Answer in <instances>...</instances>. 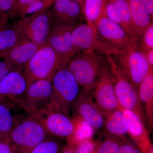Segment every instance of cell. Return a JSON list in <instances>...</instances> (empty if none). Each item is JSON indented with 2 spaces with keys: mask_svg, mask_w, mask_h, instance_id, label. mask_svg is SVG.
Segmentation results:
<instances>
[{
  "mask_svg": "<svg viewBox=\"0 0 153 153\" xmlns=\"http://www.w3.org/2000/svg\"><path fill=\"white\" fill-rule=\"evenodd\" d=\"M106 55L94 51H80L69 59L66 67L82 90L91 94L101 71L107 64Z\"/></svg>",
  "mask_w": 153,
  "mask_h": 153,
  "instance_id": "obj_1",
  "label": "cell"
},
{
  "mask_svg": "<svg viewBox=\"0 0 153 153\" xmlns=\"http://www.w3.org/2000/svg\"><path fill=\"white\" fill-rule=\"evenodd\" d=\"M50 137L41 122L28 115L22 120L17 119L9 139L15 153H28Z\"/></svg>",
  "mask_w": 153,
  "mask_h": 153,
  "instance_id": "obj_2",
  "label": "cell"
},
{
  "mask_svg": "<svg viewBox=\"0 0 153 153\" xmlns=\"http://www.w3.org/2000/svg\"><path fill=\"white\" fill-rule=\"evenodd\" d=\"M52 108L69 116V111L82 90L76 78L66 66L54 74L52 79Z\"/></svg>",
  "mask_w": 153,
  "mask_h": 153,
  "instance_id": "obj_3",
  "label": "cell"
},
{
  "mask_svg": "<svg viewBox=\"0 0 153 153\" xmlns=\"http://www.w3.org/2000/svg\"><path fill=\"white\" fill-rule=\"evenodd\" d=\"M68 62L47 44L40 47L24 68L28 83L37 79H51L60 68L66 66Z\"/></svg>",
  "mask_w": 153,
  "mask_h": 153,
  "instance_id": "obj_4",
  "label": "cell"
},
{
  "mask_svg": "<svg viewBox=\"0 0 153 153\" xmlns=\"http://www.w3.org/2000/svg\"><path fill=\"white\" fill-rule=\"evenodd\" d=\"M106 57L113 77L115 92L120 106L133 112L145 123L144 111L138 88L123 74L112 55H106Z\"/></svg>",
  "mask_w": 153,
  "mask_h": 153,
  "instance_id": "obj_5",
  "label": "cell"
},
{
  "mask_svg": "<svg viewBox=\"0 0 153 153\" xmlns=\"http://www.w3.org/2000/svg\"><path fill=\"white\" fill-rule=\"evenodd\" d=\"M126 78L138 88L151 69L144 53L139 48L131 47L123 52L112 55Z\"/></svg>",
  "mask_w": 153,
  "mask_h": 153,
  "instance_id": "obj_6",
  "label": "cell"
},
{
  "mask_svg": "<svg viewBox=\"0 0 153 153\" xmlns=\"http://www.w3.org/2000/svg\"><path fill=\"white\" fill-rule=\"evenodd\" d=\"M53 95L51 79H37L29 84L19 106L32 116L43 110L52 108Z\"/></svg>",
  "mask_w": 153,
  "mask_h": 153,
  "instance_id": "obj_7",
  "label": "cell"
},
{
  "mask_svg": "<svg viewBox=\"0 0 153 153\" xmlns=\"http://www.w3.org/2000/svg\"><path fill=\"white\" fill-rule=\"evenodd\" d=\"M72 44L77 52L94 51L104 55H114L118 52L104 41L94 30L86 23L76 25L71 35Z\"/></svg>",
  "mask_w": 153,
  "mask_h": 153,
  "instance_id": "obj_8",
  "label": "cell"
},
{
  "mask_svg": "<svg viewBox=\"0 0 153 153\" xmlns=\"http://www.w3.org/2000/svg\"><path fill=\"white\" fill-rule=\"evenodd\" d=\"M32 116L41 122L49 136L52 137L66 140L74 133L73 118L52 108L43 110Z\"/></svg>",
  "mask_w": 153,
  "mask_h": 153,
  "instance_id": "obj_9",
  "label": "cell"
},
{
  "mask_svg": "<svg viewBox=\"0 0 153 153\" xmlns=\"http://www.w3.org/2000/svg\"><path fill=\"white\" fill-rule=\"evenodd\" d=\"M91 96L102 113L118 108L119 104L115 92L114 81L108 63L100 71Z\"/></svg>",
  "mask_w": 153,
  "mask_h": 153,
  "instance_id": "obj_10",
  "label": "cell"
},
{
  "mask_svg": "<svg viewBox=\"0 0 153 153\" xmlns=\"http://www.w3.org/2000/svg\"><path fill=\"white\" fill-rule=\"evenodd\" d=\"M95 27L99 36L116 49L118 53L131 47L139 48L125 29L108 19L105 13L96 24Z\"/></svg>",
  "mask_w": 153,
  "mask_h": 153,
  "instance_id": "obj_11",
  "label": "cell"
},
{
  "mask_svg": "<svg viewBox=\"0 0 153 153\" xmlns=\"http://www.w3.org/2000/svg\"><path fill=\"white\" fill-rule=\"evenodd\" d=\"M23 36L40 47L47 43L52 21L49 12H41L18 22Z\"/></svg>",
  "mask_w": 153,
  "mask_h": 153,
  "instance_id": "obj_12",
  "label": "cell"
},
{
  "mask_svg": "<svg viewBox=\"0 0 153 153\" xmlns=\"http://www.w3.org/2000/svg\"><path fill=\"white\" fill-rule=\"evenodd\" d=\"M24 68H15L0 81V99L14 106L21 104L29 85Z\"/></svg>",
  "mask_w": 153,
  "mask_h": 153,
  "instance_id": "obj_13",
  "label": "cell"
},
{
  "mask_svg": "<svg viewBox=\"0 0 153 153\" xmlns=\"http://www.w3.org/2000/svg\"><path fill=\"white\" fill-rule=\"evenodd\" d=\"M49 13L56 25L75 27L85 21L82 7L73 0H55Z\"/></svg>",
  "mask_w": 153,
  "mask_h": 153,
  "instance_id": "obj_14",
  "label": "cell"
},
{
  "mask_svg": "<svg viewBox=\"0 0 153 153\" xmlns=\"http://www.w3.org/2000/svg\"><path fill=\"white\" fill-rule=\"evenodd\" d=\"M71 109L74 111L75 117L85 120L94 130H103L104 116L94 102L91 94L87 93L82 89Z\"/></svg>",
  "mask_w": 153,
  "mask_h": 153,
  "instance_id": "obj_15",
  "label": "cell"
},
{
  "mask_svg": "<svg viewBox=\"0 0 153 153\" xmlns=\"http://www.w3.org/2000/svg\"><path fill=\"white\" fill-rule=\"evenodd\" d=\"M74 27L53 24L47 44L58 55L68 60L77 53L72 44L71 35Z\"/></svg>",
  "mask_w": 153,
  "mask_h": 153,
  "instance_id": "obj_16",
  "label": "cell"
},
{
  "mask_svg": "<svg viewBox=\"0 0 153 153\" xmlns=\"http://www.w3.org/2000/svg\"><path fill=\"white\" fill-rule=\"evenodd\" d=\"M118 108L123 112L127 122L128 135L142 153H146L153 145L144 123L132 111L120 105Z\"/></svg>",
  "mask_w": 153,
  "mask_h": 153,
  "instance_id": "obj_17",
  "label": "cell"
},
{
  "mask_svg": "<svg viewBox=\"0 0 153 153\" xmlns=\"http://www.w3.org/2000/svg\"><path fill=\"white\" fill-rule=\"evenodd\" d=\"M36 43L25 39L2 56L7 57L17 68H24L40 48Z\"/></svg>",
  "mask_w": 153,
  "mask_h": 153,
  "instance_id": "obj_18",
  "label": "cell"
},
{
  "mask_svg": "<svg viewBox=\"0 0 153 153\" xmlns=\"http://www.w3.org/2000/svg\"><path fill=\"white\" fill-rule=\"evenodd\" d=\"M102 114L104 117L103 131L105 133L121 140L127 137V122L120 109L118 108Z\"/></svg>",
  "mask_w": 153,
  "mask_h": 153,
  "instance_id": "obj_19",
  "label": "cell"
},
{
  "mask_svg": "<svg viewBox=\"0 0 153 153\" xmlns=\"http://www.w3.org/2000/svg\"><path fill=\"white\" fill-rule=\"evenodd\" d=\"M140 101L144 111L145 118L151 130L153 127V70L140 83L138 87Z\"/></svg>",
  "mask_w": 153,
  "mask_h": 153,
  "instance_id": "obj_20",
  "label": "cell"
},
{
  "mask_svg": "<svg viewBox=\"0 0 153 153\" xmlns=\"http://www.w3.org/2000/svg\"><path fill=\"white\" fill-rule=\"evenodd\" d=\"M135 33L139 40L144 30L153 23L146 10L142 0H126Z\"/></svg>",
  "mask_w": 153,
  "mask_h": 153,
  "instance_id": "obj_21",
  "label": "cell"
},
{
  "mask_svg": "<svg viewBox=\"0 0 153 153\" xmlns=\"http://www.w3.org/2000/svg\"><path fill=\"white\" fill-rule=\"evenodd\" d=\"M26 39L18 22L0 30V56L4 55Z\"/></svg>",
  "mask_w": 153,
  "mask_h": 153,
  "instance_id": "obj_22",
  "label": "cell"
},
{
  "mask_svg": "<svg viewBox=\"0 0 153 153\" xmlns=\"http://www.w3.org/2000/svg\"><path fill=\"white\" fill-rule=\"evenodd\" d=\"M106 0H85L82 6L84 20L96 30L95 26L105 13Z\"/></svg>",
  "mask_w": 153,
  "mask_h": 153,
  "instance_id": "obj_23",
  "label": "cell"
},
{
  "mask_svg": "<svg viewBox=\"0 0 153 153\" xmlns=\"http://www.w3.org/2000/svg\"><path fill=\"white\" fill-rule=\"evenodd\" d=\"M74 133L66 140L67 143L77 146L85 141L93 138L94 129L81 118L75 117Z\"/></svg>",
  "mask_w": 153,
  "mask_h": 153,
  "instance_id": "obj_24",
  "label": "cell"
},
{
  "mask_svg": "<svg viewBox=\"0 0 153 153\" xmlns=\"http://www.w3.org/2000/svg\"><path fill=\"white\" fill-rule=\"evenodd\" d=\"M13 105L0 99V139H9L17 119L12 114Z\"/></svg>",
  "mask_w": 153,
  "mask_h": 153,
  "instance_id": "obj_25",
  "label": "cell"
},
{
  "mask_svg": "<svg viewBox=\"0 0 153 153\" xmlns=\"http://www.w3.org/2000/svg\"><path fill=\"white\" fill-rule=\"evenodd\" d=\"M116 6L122 19L123 27L126 32L136 44H139V40L135 33L131 16L126 0H112Z\"/></svg>",
  "mask_w": 153,
  "mask_h": 153,
  "instance_id": "obj_26",
  "label": "cell"
},
{
  "mask_svg": "<svg viewBox=\"0 0 153 153\" xmlns=\"http://www.w3.org/2000/svg\"><path fill=\"white\" fill-rule=\"evenodd\" d=\"M121 139L105 133L104 139L98 140L94 153H118Z\"/></svg>",
  "mask_w": 153,
  "mask_h": 153,
  "instance_id": "obj_27",
  "label": "cell"
},
{
  "mask_svg": "<svg viewBox=\"0 0 153 153\" xmlns=\"http://www.w3.org/2000/svg\"><path fill=\"white\" fill-rule=\"evenodd\" d=\"M63 147L59 141L50 137L33 148L28 153H61Z\"/></svg>",
  "mask_w": 153,
  "mask_h": 153,
  "instance_id": "obj_28",
  "label": "cell"
},
{
  "mask_svg": "<svg viewBox=\"0 0 153 153\" xmlns=\"http://www.w3.org/2000/svg\"><path fill=\"white\" fill-rule=\"evenodd\" d=\"M140 49L144 53L153 49V25L152 23L144 30L139 42Z\"/></svg>",
  "mask_w": 153,
  "mask_h": 153,
  "instance_id": "obj_29",
  "label": "cell"
},
{
  "mask_svg": "<svg viewBox=\"0 0 153 153\" xmlns=\"http://www.w3.org/2000/svg\"><path fill=\"white\" fill-rule=\"evenodd\" d=\"M55 0H37L21 11L24 16L36 15L43 12L49 5L53 3Z\"/></svg>",
  "mask_w": 153,
  "mask_h": 153,
  "instance_id": "obj_30",
  "label": "cell"
},
{
  "mask_svg": "<svg viewBox=\"0 0 153 153\" xmlns=\"http://www.w3.org/2000/svg\"><path fill=\"white\" fill-rule=\"evenodd\" d=\"M106 16L111 21L123 27V23L120 14L112 0H106L105 7Z\"/></svg>",
  "mask_w": 153,
  "mask_h": 153,
  "instance_id": "obj_31",
  "label": "cell"
},
{
  "mask_svg": "<svg viewBox=\"0 0 153 153\" xmlns=\"http://www.w3.org/2000/svg\"><path fill=\"white\" fill-rule=\"evenodd\" d=\"M98 144V140L93 138L85 141L76 146L75 153H94Z\"/></svg>",
  "mask_w": 153,
  "mask_h": 153,
  "instance_id": "obj_32",
  "label": "cell"
},
{
  "mask_svg": "<svg viewBox=\"0 0 153 153\" xmlns=\"http://www.w3.org/2000/svg\"><path fill=\"white\" fill-rule=\"evenodd\" d=\"M118 153H142L131 140L127 137L121 140Z\"/></svg>",
  "mask_w": 153,
  "mask_h": 153,
  "instance_id": "obj_33",
  "label": "cell"
},
{
  "mask_svg": "<svg viewBox=\"0 0 153 153\" xmlns=\"http://www.w3.org/2000/svg\"><path fill=\"white\" fill-rule=\"evenodd\" d=\"M17 68L7 57L0 56V81L9 72Z\"/></svg>",
  "mask_w": 153,
  "mask_h": 153,
  "instance_id": "obj_34",
  "label": "cell"
},
{
  "mask_svg": "<svg viewBox=\"0 0 153 153\" xmlns=\"http://www.w3.org/2000/svg\"><path fill=\"white\" fill-rule=\"evenodd\" d=\"M15 0H0V12L6 13L10 12L15 7Z\"/></svg>",
  "mask_w": 153,
  "mask_h": 153,
  "instance_id": "obj_35",
  "label": "cell"
},
{
  "mask_svg": "<svg viewBox=\"0 0 153 153\" xmlns=\"http://www.w3.org/2000/svg\"><path fill=\"white\" fill-rule=\"evenodd\" d=\"M0 153H15L9 139H0Z\"/></svg>",
  "mask_w": 153,
  "mask_h": 153,
  "instance_id": "obj_36",
  "label": "cell"
},
{
  "mask_svg": "<svg viewBox=\"0 0 153 153\" xmlns=\"http://www.w3.org/2000/svg\"><path fill=\"white\" fill-rule=\"evenodd\" d=\"M145 8L149 14L151 20L153 19V0H142Z\"/></svg>",
  "mask_w": 153,
  "mask_h": 153,
  "instance_id": "obj_37",
  "label": "cell"
},
{
  "mask_svg": "<svg viewBox=\"0 0 153 153\" xmlns=\"http://www.w3.org/2000/svg\"><path fill=\"white\" fill-rule=\"evenodd\" d=\"M36 1L37 0H18V2L15 4V7H20L21 10L22 11Z\"/></svg>",
  "mask_w": 153,
  "mask_h": 153,
  "instance_id": "obj_38",
  "label": "cell"
},
{
  "mask_svg": "<svg viewBox=\"0 0 153 153\" xmlns=\"http://www.w3.org/2000/svg\"><path fill=\"white\" fill-rule=\"evenodd\" d=\"M144 54L148 64L151 69L153 70V49L147 51Z\"/></svg>",
  "mask_w": 153,
  "mask_h": 153,
  "instance_id": "obj_39",
  "label": "cell"
},
{
  "mask_svg": "<svg viewBox=\"0 0 153 153\" xmlns=\"http://www.w3.org/2000/svg\"><path fill=\"white\" fill-rule=\"evenodd\" d=\"M76 146L67 143L62 148L61 153H75Z\"/></svg>",
  "mask_w": 153,
  "mask_h": 153,
  "instance_id": "obj_40",
  "label": "cell"
},
{
  "mask_svg": "<svg viewBox=\"0 0 153 153\" xmlns=\"http://www.w3.org/2000/svg\"><path fill=\"white\" fill-rule=\"evenodd\" d=\"M7 23L5 22H0V30L7 27Z\"/></svg>",
  "mask_w": 153,
  "mask_h": 153,
  "instance_id": "obj_41",
  "label": "cell"
},
{
  "mask_svg": "<svg viewBox=\"0 0 153 153\" xmlns=\"http://www.w3.org/2000/svg\"><path fill=\"white\" fill-rule=\"evenodd\" d=\"M74 1H75L76 2L78 3L82 7L83 6V3H84V1L85 0H73Z\"/></svg>",
  "mask_w": 153,
  "mask_h": 153,
  "instance_id": "obj_42",
  "label": "cell"
},
{
  "mask_svg": "<svg viewBox=\"0 0 153 153\" xmlns=\"http://www.w3.org/2000/svg\"><path fill=\"white\" fill-rule=\"evenodd\" d=\"M146 153H153V146H152Z\"/></svg>",
  "mask_w": 153,
  "mask_h": 153,
  "instance_id": "obj_43",
  "label": "cell"
}]
</instances>
